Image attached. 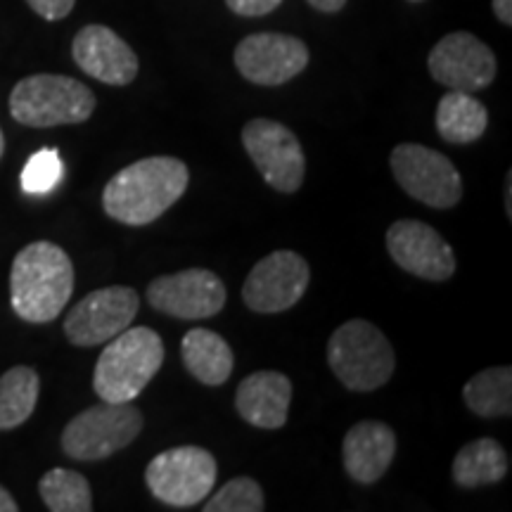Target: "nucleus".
Masks as SVG:
<instances>
[{"instance_id": "f257e3e1", "label": "nucleus", "mask_w": 512, "mask_h": 512, "mask_svg": "<svg viewBox=\"0 0 512 512\" xmlns=\"http://www.w3.org/2000/svg\"><path fill=\"white\" fill-rule=\"evenodd\" d=\"M190 171L176 157H145L128 164L102 190V209L124 226H147L188 190Z\"/></svg>"}, {"instance_id": "f03ea898", "label": "nucleus", "mask_w": 512, "mask_h": 512, "mask_svg": "<svg viewBox=\"0 0 512 512\" xmlns=\"http://www.w3.org/2000/svg\"><path fill=\"white\" fill-rule=\"evenodd\" d=\"M74 292V266L53 242H31L15 256L10 271L12 309L27 323H50Z\"/></svg>"}, {"instance_id": "7ed1b4c3", "label": "nucleus", "mask_w": 512, "mask_h": 512, "mask_svg": "<svg viewBox=\"0 0 512 512\" xmlns=\"http://www.w3.org/2000/svg\"><path fill=\"white\" fill-rule=\"evenodd\" d=\"M93 373L100 401L126 403L138 399L164 363V342L152 328H128L105 342Z\"/></svg>"}, {"instance_id": "20e7f679", "label": "nucleus", "mask_w": 512, "mask_h": 512, "mask_svg": "<svg viewBox=\"0 0 512 512\" xmlns=\"http://www.w3.org/2000/svg\"><path fill=\"white\" fill-rule=\"evenodd\" d=\"M328 363L337 380L351 392H375L392 380L396 358L389 339L363 318L347 320L332 332Z\"/></svg>"}, {"instance_id": "39448f33", "label": "nucleus", "mask_w": 512, "mask_h": 512, "mask_svg": "<svg viewBox=\"0 0 512 512\" xmlns=\"http://www.w3.org/2000/svg\"><path fill=\"white\" fill-rule=\"evenodd\" d=\"M93 112V91L72 76L34 74L19 81L10 93L12 119L31 128L83 124Z\"/></svg>"}, {"instance_id": "423d86ee", "label": "nucleus", "mask_w": 512, "mask_h": 512, "mask_svg": "<svg viewBox=\"0 0 512 512\" xmlns=\"http://www.w3.org/2000/svg\"><path fill=\"white\" fill-rule=\"evenodd\" d=\"M143 430V413L126 403L86 408L64 427L62 451L74 460H105L126 448Z\"/></svg>"}, {"instance_id": "0eeeda50", "label": "nucleus", "mask_w": 512, "mask_h": 512, "mask_svg": "<svg viewBox=\"0 0 512 512\" xmlns=\"http://www.w3.org/2000/svg\"><path fill=\"white\" fill-rule=\"evenodd\" d=\"M219 465L207 448L176 446L150 460L145 470L147 489L171 508H192L211 494Z\"/></svg>"}, {"instance_id": "6e6552de", "label": "nucleus", "mask_w": 512, "mask_h": 512, "mask_svg": "<svg viewBox=\"0 0 512 512\" xmlns=\"http://www.w3.org/2000/svg\"><path fill=\"white\" fill-rule=\"evenodd\" d=\"M392 164L396 183L406 195L432 209H451L463 197V178L451 159L432 147L401 143L394 147Z\"/></svg>"}, {"instance_id": "1a4fd4ad", "label": "nucleus", "mask_w": 512, "mask_h": 512, "mask_svg": "<svg viewBox=\"0 0 512 512\" xmlns=\"http://www.w3.org/2000/svg\"><path fill=\"white\" fill-rule=\"evenodd\" d=\"M242 145L264 181L278 192H297L306 176L302 143L285 124L273 119H252L242 128Z\"/></svg>"}, {"instance_id": "9d476101", "label": "nucleus", "mask_w": 512, "mask_h": 512, "mask_svg": "<svg viewBox=\"0 0 512 512\" xmlns=\"http://www.w3.org/2000/svg\"><path fill=\"white\" fill-rule=\"evenodd\" d=\"M140 297L133 287L112 285L81 299L64 320V335L74 347H98L133 323Z\"/></svg>"}, {"instance_id": "9b49d317", "label": "nucleus", "mask_w": 512, "mask_h": 512, "mask_svg": "<svg viewBox=\"0 0 512 512\" xmlns=\"http://www.w3.org/2000/svg\"><path fill=\"white\" fill-rule=\"evenodd\" d=\"M309 283V261L290 249H278L249 271L242 299L254 313H283L304 297Z\"/></svg>"}, {"instance_id": "f8f14e48", "label": "nucleus", "mask_w": 512, "mask_h": 512, "mask_svg": "<svg viewBox=\"0 0 512 512\" xmlns=\"http://www.w3.org/2000/svg\"><path fill=\"white\" fill-rule=\"evenodd\" d=\"M147 302L159 313L181 320L216 316L226 306V285L207 268L159 275L147 285Z\"/></svg>"}, {"instance_id": "ddd939ff", "label": "nucleus", "mask_w": 512, "mask_h": 512, "mask_svg": "<svg viewBox=\"0 0 512 512\" xmlns=\"http://www.w3.org/2000/svg\"><path fill=\"white\" fill-rule=\"evenodd\" d=\"M427 67L432 79L448 91L477 93L496 79L498 62L494 50L475 34L453 31L432 48Z\"/></svg>"}, {"instance_id": "4468645a", "label": "nucleus", "mask_w": 512, "mask_h": 512, "mask_svg": "<svg viewBox=\"0 0 512 512\" xmlns=\"http://www.w3.org/2000/svg\"><path fill=\"white\" fill-rule=\"evenodd\" d=\"M309 64V48L302 38L287 34H252L235 48V67L256 86H283Z\"/></svg>"}, {"instance_id": "2eb2a0df", "label": "nucleus", "mask_w": 512, "mask_h": 512, "mask_svg": "<svg viewBox=\"0 0 512 512\" xmlns=\"http://www.w3.org/2000/svg\"><path fill=\"white\" fill-rule=\"evenodd\" d=\"M387 252L403 271L422 280L444 283L456 273V254L432 226L401 219L387 230Z\"/></svg>"}, {"instance_id": "dca6fc26", "label": "nucleus", "mask_w": 512, "mask_h": 512, "mask_svg": "<svg viewBox=\"0 0 512 512\" xmlns=\"http://www.w3.org/2000/svg\"><path fill=\"white\" fill-rule=\"evenodd\" d=\"M74 62L81 72L107 86H128L138 76V55L105 24H88L72 43Z\"/></svg>"}, {"instance_id": "f3484780", "label": "nucleus", "mask_w": 512, "mask_h": 512, "mask_svg": "<svg viewBox=\"0 0 512 512\" xmlns=\"http://www.w3.org/2000/svg\"><path fill=\"white\" fill-rule=\"evenodd\" d=\"M396 453V434L380 420L356 422L344 434L342 458L347 475L358 484H375L389 470Z\"/></svg>"}, {"instance_id": "a211bd4d", "label": "nucleus", "mask_w": 512, "mask_h": 512, "mask_svg": "<svg viewBox=\"0 0 512 512\" xmlns=\"http://www.w3.org/2000/svg\"><path fill=\"white\" fill-rule=\"evenodd\" d=\"M292 380L275 370H259L245 377L235 394L240 418L259 430H280L290 415Z\"/></svg>"}, {"instance_id": "6ab92c4d", "label": "nucleus", "mask_w": 512, "mask_h": 512, "mask_svg": "<svg viewBox=\"0 0 512 512\" xmlns=\"http://www.w3.org/2000/svg\"><path fill=\"white\" fill-rule=\"evenodd\" d=\"M181 356L188 373L207 387H221L233 375L235 356L230 344L219 332L207 328H192L181 342Z\"/></svg>"}, {"instance_id": "aec40b11", "label": "nucleus", "mask_w": 512, "mask_h": 512, "mask_svg": "<svg viewBox=\"0 0 512 512\" xmlns=\"http://www.w3.org/2000/svg\"><path fill=\"white\" fill-rule=\"evenodd\" d=\"M508 453L501 441L482 437L465 444L453 458V482L463 489H477L484 484H498L508 475Z\"/></svg>"}, {"instance_id": "412c9836", "label": "nucleus", "mask_w": 512, "mask_h": 512, "mask_svg": "<svg viewBox=\"0 0 512 512\" xmlns=\"http://www.w3.org/2000/svg\"><path fill=\"white\" fill-rule=\"evenodd\" d=\"M489 112L472 93L448 91L437 107V131L446 143L467 145L484 136Z\"/></svg>"}, {"instance_id": "4be33fe9", "label": "nucleus", "mask_w": 512, "mask_h": 512, "mask_svg": "<svg viewBox=\"0 0 512 512\" xmlns=\"http://www.w3.org/2000/svg\"><path fill=\"white\" fill-rule=\"evenodd\" d=\"M463 399L479 418H508L512 415V370L486 368L467 380Z\"/></svg>"}, {"instance_id": "5701e85b", "label": "nucleus", "mask_w": 512, "mask_h": 512, "mask_svg": "<svg viewBox=\"0 0 512 512\" xmlns=\"http://www.w3.org/2000/svg\"><path fill=\"white\" fill-rule=\"evenodd\" d=\"M41 380L29 366H15L0 377V432L24 425L34 413Z\"/></svg>"}, {"instance_id": "b1692460", "label": "nucleus", "mask_w": 512, "mask_h": 512, "mask_svg": "<svg viewBox=\"0 0 512 512\" xmlns=\"http://www.w3.org/2000/svg\"><path fill=\"white\" fill-rule=\"evenodd\" d=\"M43 503L53 512H91L93 510V494L88 479L74 470H55L46 472L38 482Z\"/></svg>"}, {"instance_id": "393cba45", "label": "nucleus", "mask_w": 512, "mask_h": 512, "mask_svg": "<svg viewBox=\"0 0 512 512\" xmlns=\"http://www.w3.org/2000/svg\"><path fill=\"white\" fill-rule=\"evenodd\" d=\"M266 508L264 491L252 477H235L223 484L209 503H204V512H261Z\"/></svg>"}, {"instance_id": "a878e982", "label": "nucleus", "mask_w": 512, "mask_h": 512, "mask_svg": "<svg viewBox=\"0 0 512 512\" xmlns=\"http://www.w3.org/2000/svg\"><path fill=\"white\" fill-rule=\"evenodd\" d=\"M62 174L64 166L60 152L53 150V147L38 150L36 155H31L27 166H24L22 190L29 192V195H48L62 181Z\"/></svg>"}, {"instance_id": "bb28decb", "label": "nucleus", "mask_w": 512, "mask_h": 512, "mask_svg": "<svg viewBox=\"0 0 512 512\" xmlns=\"http://www.w3.org/2000/svg\"><path fill=\"white\" fill-rule=\"evenodd\" d=\"M29 8L48 22H60L74 10L76 0H27Z\"/></svg>"}, {"instance_id": "cd10ccee", "label": "nucleus", "mask_w": 512, "mask_h": 512, "mask_svg": "<svg viewBox=\"0 0 512 512\" xmlns=\"http://www.w3.org/2000/svg\"><path fill=\"white\" fill-rule=\"evenodd\" d=\"M283 0H226V5L240 17H264L273 12Z\"/></svg>"}, {"instance_id": "c85d7f7f", "label": "nucleus", "mask_w": 512, "mask_h": 512, "mask_svg": "<svg viewBox=\"0 0 512 512\" xmlns=\"http://www.w3.org/2000/svg\"><path fill=\"white\" fill-rule=\"evenodd\" d=\"M311 8H316L318 12H328V15H335L347 5V0H306Z\"/></svg>"}, {"instance_id": "c756f323", "label": "nucleus", "mask_w": 512, "mask_h": 512, "mask_svg": "<svg viewBox=\"0 0 512 512\" xmlns=\"http://www.w3.org/2000/svg\"><path fill=\"white\" fill-rule=\"evenodd\" d=\"M494 12L498 22L505 27H512V0H494Z\"/></svg>"}, {"instance_id": "7c9ffc66", "label": "nucleus", "mask_w": 512, "mask_h": 512, "mask_svg": "<svg viewBox=\"0 0 512 512\" xmlns=\"http://www.w3.org/2000/svg\"><path fill=\"white\" fill-rule=\"evenodd\" d=\"M19 505L15 503V498L10 496V491H5L3 486H0V512H17Z\"/></svg>"}, {"instance_id": "2f4dec72", "label": "nucleus", "mask_w": 512, "mask_h": 512, "mask_svg": "<svg viewBox=\"0 0 512 512\" xmlns=\"http://www.w3.org/2000/svg\"><path fill=\"white\" fill-rule=\"evenodd\" d=\"M505 209H508V216H512V174H508V183H505Z\"/></svg>"}, {"instance_id": "473e14b6", "label": "nucleus", "mask_w": 512, "mask_h": 512, "mask_svg": "<svg viewBox=\"0 0 512 512\" xmlns=\"http://www.w3.org/2000/svg\"><path fill=\"white\" fill-rule=\"evenodd\" d=\"M5 152V138H3V131H0V157H3Z\"/></svg>"}, {"instance_id": "72a5a7b5", "label": "nucleus", "mask_w": 512, "mask_h": 512, "mask_svg": "<svg viewBox=\"0 0 512 512\" xmlns=\"http://www.w3.org/2000/svg\"><path fill=\"white\" fill-rule=\"evenodd\" d=\"M413 3H420V0H413Z\"/></svg>"}]
</instances>
